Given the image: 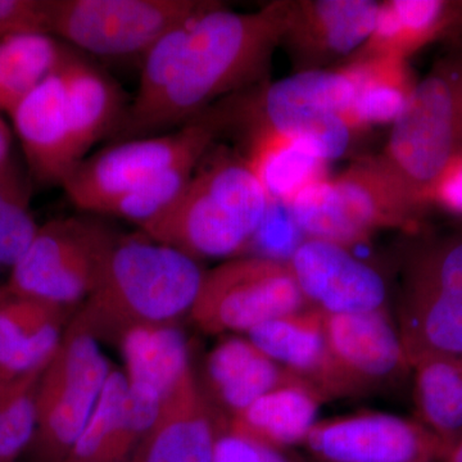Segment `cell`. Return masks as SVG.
<instances>
[{
  "mask_svg": "<svg viewBox=\"0 0 462 462\" xmlns=\"http://www.w3.org/2000/svg\"><path fill=\"white\" fill-rule=\"evenodd\" d=\"M291 5V0H278L256 12L239 14L220 3L200 14L171 87L147 114L115 133L118 142L182 126L221 97L261 84L273 51L282 44Z\"/></svg>",
  "mask_w": 462,
  "mask_h": 462,
  "instance_id": "cell-1",
  "label": "cell"
},
{
  "mask_svg": "<svg viewBox=\"0 0 462 462\" xmlns=\"http://www.w3.org/2000/svg\"><path fill=\"white\" fill-rule=\"evenodd\" d=\"M214 147L180 196L139 226L149 239L194 260L245 251L272 203L245 157Z\"/></svg>",
  "mask_w": 462,
  "mask_h": 462,
  "instance_id": "cell-2",
  "label": "cell"
},
{
  "mask_svg": "<svg viewBox=\"0 0 462 462\" xmlns=\"http://www.w3.org/2000/svg\"><path fill=\"white\" fill-rule=\"evenodd\" d=\"M203 275L197 260L143 233L120 236L98 284L75 316L98 342L117 343L132 328L189 314Z\"/></svg>",
  "mask_w": 462,
  "mask_h": 462,
  "instance_id": "cell-3",
  "label": "cell"
},
{
  "mask_svg": "<svg viewBox=\"0 0 462 462\" xmlns=\"http://www.w3.org/2000/svg\"><path fill=\"white\" fill-rule=\"evenodd\" d=\"M355 88L342 69L296 72L270 84H258L218 102L227 129L245 135L282 134L309 145L322 160H338L351 144L348 118Z\"/></svg>",
  "mask_w": 462,
  "mask_h": 462,
  "instance_id": "cell-4",
  "label": "cell"
},
{
  "mask_svg": "<svg viewBox=\"0 0 462 462\" xmlns=\"http://www.w3.org/2000/svg\"><path fill=\"white\" fill-rule=\"evenodd\" d=\"M461 154L462 51H455L418 81L380 158L425 209L440 175Z\"/></svg>",
  "mask_w": 462,
  "mask_h": 462,
  "instance_id": "cell-5",
  "label": "cell"
},
{
  "mask_svg": "<svg viewBox=\"0 0 462 462\" xmlns=\"http://www.w3.org/2000/svg\"><path fill=\"white\" fill-rule=\"evenodd\" d=\"M227 130L217 105L207 108L176 132L117 142L85 158L63 182L78 208L105 215L118 199L194 154H205Z\"/></svg>",
  "mask_w": 462,
  "mask_h": 462,
  "instance_id": "cell-6",
  "label": "cell"
},
{
  "mask_svg": "<svg viewBox=\"0 0 462 462\" xmlns=\"http://www.w3.org/2000/svg\"><path fill=\"white\" fill-rule=\"evenodd\" d=\"M111 365L74 315L42 374L36 393L33 462H63L98 402Z\"/></svg>",
  "mask_w": 462,
  "mask_h": 462,
  "instance_id": "cell-7",
  "label": "cell"
},
{
  "mask_svg": "<svg viewBox=\"0 0 462 462\" xmlns=\"http://www.w3.org/2000/svg\"><path fill=\"white\" fill-rule=\"evenodd\" d=\"M120 236L91 218L51 220L14 267L12 291L63 306L78 307L98 284Z\"/></svg>",
  "mask_w": 462,
  "mask_h": 462,
  "instance_id": "cell-8",
  "label": "cell"
},
{
  "mask_svg": "<svg viewBox=\"0 0 462 462\" xmlns=\"http://www.w3.org/2000/svg\"><path fill=\"white\" fill-rule=\"evenodd\" d=\"M305 303L287 261L238 257L205 273L189 315L207 334H247Z\"/></svg>",
  "mask_w": 462,
  "mask_h": 462,
  "instance_id": "cell-9",
  "label": "cell"
},
{
  "mask_svg": "<svg viewBox=\"0 0 462 462\" xmlns=\"http://www.w3.org/2000/svg\"><path fill=\"white\" fill-rule=\"evenodd\" d=\"M215 0H56L53 36L102 57L144 56Z\"/></svg>",
  "mask_w": 462,
  "mask_h": 462,
  "instance_id": "cell-10",
  "label": "cell"
},
{
  "mask_svg": "<svg viewBox=\"0 0 462 462\" xmlns=\"http://www.w3.org/2000/svg\"><path fill=\"white\" fill-rule=\"evenodd\" d=\"M303 445L318 462H434L447 456L420 421L385 412L318 421Z\"/></svg>",
  "mask_w": 462,
  "mask_h": 462,
  "instance_id": "cell-11",
  "label": "cell"
},
{
  "mask_svg": "<svg viewBox=\"0 0 462 462\" xmlns=\"http://www.w3.org/2000/svg\"><path fill=\"white\" fill-rule=\"evenodd\" d=\"M379 8L375 0H294L281 45L296 72L325 69L363 47Z\"/></svg>",
  "mask_w": 462,
  "mask_h": 462,
  "instance_id": "cell-12",
  "label": "cell"
},
{
  "mask_svg": "<svg viewBox=\"0 0 462 462\" xmlns=\"http://www.w3.org/2000/svg\"><path fill=\"white\" fill-rule=\"evenodd\" d=\"M306 302L325 314L346 315L384 310L387 287L370 264L348 248L324 240L306 239L288 260Z\"/></svg>",
  "mask_w": 462,
  "mask_h": 462,
  "instance_id": "cell-13",
  "label": "cell"
},
{
  "mask_svg": "<svg viewBox=\"0 0 462 462\" xmlns=\"http://www.w3.org/2000/svg\"><path fill=\"white\" fill-rule=\"evenodd\" d=\"M331 356L356 396L402 380L412 369L406 348L385 310L364 314L324 312Z\"/></svg>",
  "mask_w": 462,
  "mask_h": 462,
  "instance_id": "cell-14",
  "label": "cell"
},
{
  "mask_svg": "<svg viewBox=\"0 0 462 462\" xmlns=\"http://www.w3.org/2000/svg\"><path fill=\"white\" fill-rule=\"evenodd\" d=\"M247 337L273 361L314 387L325 401L356 396L331 356L321 310L312 307L273 319Z\"/></svg>",
  "mask_w": 462,
  "mask_h": 462,
  "instance_id": "cell-15",
  "label": "cell"
},
{
  "mask_svg": "<svg viewBox=\"0 0 462 462\" xmlns=\"http://www.w3.org/2000/svg\"><path fill=\"white\" fill-rule=\"evenodd\" d=\"M160 404L132 391L125 374L112 369L89 420L63 462H132Z\"/></svg>",
  "mask_w": 462,
  "mask_h": 462,
  "instance_id": "cell-16",
  "label": "cell"
},
{
  "mask_svg": "<svg viewBox=\"0 0 462 462\" xmlns=\"http://www.w3.org/2000/svg\"><path fill=\"white\" fill-rule=\"evenodd\" d=\"M220 436L189 367L161 402L132 462H214Z\"/></svg>",
  "mask_w": 462,
  "mask_h": 462,
  "instance_id": "cell-17",
  "label": "cell"
},
{
  "mask_svg": "<svg viewBox=\"0 0 462 462\" xmlns=\"http://www.w3.org/2000/svg\"><path fill=\"white\" fill-rule=\"evenodd\" d=\"M60 71L36 88L9 115L30 173L42 185H63L78 166L72 151Z\"/></svg>",
  "mask_w": 462,
  "mask_h": 462,
  "instance_id": "cell-18",
  "label": "cell"
},
{
  "mask_svg": "<svg viewBox=\"0 0 462 462\" xmlns=\"http://www.w3.org/2000/svg\"><path fill=\"white\" fill-rule=\"evenodd\" d=\"M78 309L0 289V376L47 366Z\"/></svg>",
  "mask_w": 462,
  "mask_h": 462,
  "instance_id": "cell-19",
  "label": "cell"
},
{
  "mask_svg": "<svg viewBox=\"0 0 462 462\" xmlns=\"http://www.w3.org/2000/svg\"><path fill=\"white\" fill-rule=\"evenodd\" d=\"M462 36V0L380 2L372 35L351 57H393L409 60L438 42Z\"/></svg>",
  "mask_w": 462,
  "mask_h": 462,
  "instance_id": "cell-20",
  "label": "cell"
},
{
  "mask_svg": "<svg viewBox=\"0 0 462 462\" xmlns=\"http://www.w3.org/2000/svg\"><path fill=\"white\" fill-rule=\"evenodd\" d=\"M343 212L365 238L384 227L415 223L424 209L382 158H366L330 179Z\"/></svg>",
  "mask_w": 462,
  "mask_h": 462,
  "instance_id": "cell-21",
  "label": "cell"
},
{
  "mask_svg": "<svg viewBox=\"0 0 462 462\" xmlns=\"http://www.w3.org/2000/svg\"><path fill=\"white\" fill-rule=\"evenodd\" d=\"M66 114L76 163L108 133L116 132L125 111L120 88L107 75L72 54L63 66Z\"/></svg>",
  "mask_w": 462,
  "mask_h": 462,
  "instance_id": "cell-22",
  "label": "cell"
},
{
  "mask_svg": "<svg viewBox=\"0 0 462 462\" xmlns=\"http://www.w3.org/2000/svg\"><path fill=\"white\" fill-rule=\"evenodd\" d=\"M207 376L215 396L231 416L273 389L303 382L248 337H229L218 343L207 358Z\"/></svg>",
  "mask_w": 462,
  "mask_h": 462,
  "instance_id": "cell-23",
  "label": "cell"
},
{
  "mask_svg": "<svg viewBox=\"0 0 462 462\" xmlns=\"http://www.w3.org/2000/svg\"><path fill=\"white\" fill-rule=\"evenodd\" d=\"M324 401L306 382L289 383L231 416L226 431L284 451L305 442Z\"/></svg>",
  "mask_w": 462,
  "mask_h": 462,
  "instance_id": "cell-24",
  "label": "cell"
},
{
  "mask_svg": "<svg viewBox=\"0 0 462 462\" xmlns=\"http://www.w3.org/2000/svg\"><path fill=\"white\" fill-rule=\"evenodd\" d=\"M117 345L129 388L160 402L191 367L187 340L175 322L132 328L125 331Z\"/></svg>",
  "mask_w": 462,
  "mask_h": 462,
  "instance_id": "cell-25",
  "label": "cell"
},
{
  "mask_svg": "<svg viewBox=\"0 0 462 462\" xmlns=\"http://www.w3.org/2000/svg\"><path fill=\"white\" fill-rule=\"evenodd\" d=\"M338 69L355 88L348 118L352 132L396 123L418 85L409 60L401 58L349 57Z\"/></svg>",
  "mask_w": 462,
  "mask_h": 462,
  "instance_id": "cell-26",
  "label": "cell"
},
{
  "mask_svg": "<svg viewBox=\"0 0 462 462\" xmlns=\"http://www.w3.org/2000/svg\"><path fill=\"white\" fill-rule=\"evenodd\" d=\"M245 160L270 200L285 205L306 188L328 178V162L305 143L273 132L249 134Z\"/></svg>",
  "mask_w": 462,
  "mask_h": 462,
  "instance_id": "cell-27",
  "label": "cell"
},
{
  "mask_svg": "<svg viewBox=\"0 0 462 462\" xmlns=\"http://www.w3.org/2000/svg\"><path fill=\"white\" fill-rule=\"evenodd\" d=\"M400 334L411 367L424 358L462 357V300L406 289Z\"/></svg>",
  "mask_w": 462,
  "mask_h": 462,
  "instance_id": "cell-28",
  "label": "cell"
},
{
  "mask_svg": "<svg viewBox=\"0 0 462 462\" xmlns=\"http://www.w3.org/2000/svg\"><path fill=\"white\" fill-rule=\"evenodd\" d=\"M72 51L47 33H18L0 41V114L11 115L36 88L58 74Z\"/></svg>",
  "mask_w": 462,
  "mask_h": 462,
  "instance_id": "cell-29",
  "label": "cell"
},
{
  "mask_svg": "<svg viewBox=\"0 0 462 462\" xmlns=\"http://www.w3.org/2000/svg\"><path fill=\"white\" fill-rule=\"evenodd\" d=\"M412 370L418 421L443 443L448 454L462 437V357L424 358Z\"/></svg>",
  "mask_w": 462,
  "mask_h": 462,
  "instance_id": "cell-30",
  "label": "cell"
},
{
  "mask_svg": "<svg viewBox=\"0 0 462 462\" xmlns=\"http://www.w3.org/2000/svg\"><path fill=\"white\" fill-rule=\"evenodd\" d=\"M282 206L306 239L324 240L348 249L367 242L343 212L330 178L307 185Z\"/></svg>",
  "mask_w": 462,
  "mask_h": 462,
  "instance_id": "cell-31",
  "label": "cell"
},
{
  "mask_svg": "<svg viewBox=\"0 0 462 462\" xmlns=\"http://www.w3.org/2000/svg\"><path fill=\"white\" fill-rule=\"evenodd\" d=\"M200 14L173 27L156 44L152 45L147 53L143 56L138 91H136L133 105L125 111L123 120L115 133L127 125L135 123L147 114L149 109L153 107L161 97L171 87L172 81L175 80V76L178 74L182 51H184L188 38H189L191 27Z\"/></svg>",
  "mask_w": 462,
  "mask_h": 462,
  "instance_id": "cell-32",
  "label": "cell"
},
{
  "mask_svg": "<svg viewBox=\"0 0 462 462\" xmlns=\"http://www.w3.org/2000/svg\"><path fill=\"white\" fill-rule=\"evenodd\" d=\"M45 367L16 378L0 376V462H14L32 446L36 393Z\"/></svg>",
  "mask_w": 462,
  "mask_h": 462,
  "instance_id": "cell-33",
  "label": "cell"
},
{
  "mask_svg": "<svg viewBox=\"0 0 462 462\" xmlns=\"http://www.w3.org/2000/svg\"><path fill=\"white\" fill-rule=\"evenodd\" d=\"M406 289L462 300V234L430 240L407 264Z\"/></svg>",
  "mask_w": 462,
  "mask_h": 462,
  "instance_id": "cell-34",
  "label": "cell"
},
{
  "mask_svg": "<svg viewBox=\"0 0 462 462\" xmlns=\"http://www.w3.org/2000/svg\"><path fill=\"white\" fill-rule=\"evenodd\" d=\"M205 154H194L158 173L112 203L105 215L117 216L141 226L180 196Z\"/></svg>",
  "mask_w": 462,
  "mask_h": 462,
  "instance_id": "cell-35",
  "label": "cell"
},
{
  "mask_svg": "<svg viewBox=\"0 0 462 462\" xmlns=\"http://www.w3.org/2000/svg\"><path fill=\"white\" fill-rule=\"evenodd\" d=\"M38 230L29 209L27 188L8 162L0 169V264L14 267Z\"/></svg>",
  "mask_w": 462,
  "mask_h": 462,
  "instance_id": "cell-36",
  "label": "cell"
},
{
  "mask_svg": "<svg viewBox=\"0 0 462 462\" xmlns=\"http://www.w3.org/2000/svg\"><path fill=\"white\" fill-rule=\"evenodd\" d=\"M56 0H0V41L18 33L53 36Z\"/></svg>",
  "mask_w": 462,
  "mask_h": 462,
  "instance_id": "cell-37",
  "label": "cell"
},
{
  "mask_svg": "<svg viewBox=\"0 0 462 462\" xmlns=\"http://www.w3.org/2000/svg\"><path fill=\"white\" fill-rule=\"evenodd\" d=\"M214 462H294L282 449L273 448L236 434H221Z\"/></svg>",
  "mask_w": 462,
  "mask_h": 462,
  "instance_id": "cell-38",
  "label": "cell"
},
{
  "mask_svg": "<svg viewBox=\"0 0 462 462\" xmlns=\"http://www.w3.org/2000/svg\"><path fill=\"white\" fill-rule=\"evenodd\" d=\"M431 205L462 216V154L440 175L431 194Z\"/></svg>",
  "mask_w": 462,
  "mask_h": 462,
  "instance_id": "cell-39",
  "label": "cell"
},
{
  "mask_svg": "<svg viewBox=\"0 0 462 462\" xmlns=\"http://www.w3.org/2000/svg\"><path fill=\"white\" fill-rule=\"evenodd\" d=\"M12 135L7 124L0 117V169L9 162L11 153Z\"/></svg>",
  "mask_w": 462,
  "mask_h": 462,
  "instance_id": "cell-40",
  "label": "cell"
}]
</instances>
